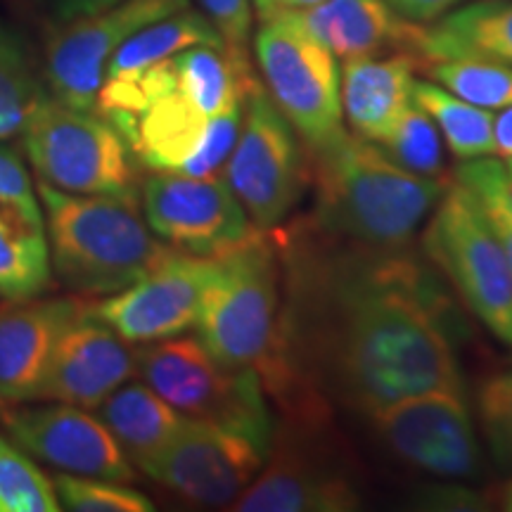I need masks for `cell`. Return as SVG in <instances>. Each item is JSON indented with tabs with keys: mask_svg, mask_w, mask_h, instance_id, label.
<instances>
[{
	"mask_svg": "<svg viewBox=\"0 0 512 512\" xmlns=\"http://www.w3.org/2000/svg\"><path fill=\"white\" fill-rule=\"evenodd\" d=\"M197 3H200L202 15L219 31L223 46L249 57L254 24L252 0H197Z\"/></svg>",
	"mask_w": 512,
	"mask_h": 512,
	"instance_id": "cell-35",
	"label": "cell"
},
{
	"mask_svg": "<svg viewBox=\"0 0 512 512\" xmlns=\"http://www.w3.org/2000/svg\"><path fill=\"white\" fill-rule=\"evenodd\" d=\"M5 411H3V399H0V418H3Z\"/></svg>",
	"mask_w": 512,
	"mask_h": 512,
	"instance_id": "cell-43",
	"label": "cell"
},
{
	"mask_svg": "<svg viewBox=\"0 0 512 512\" xmlns=\"http://www.w3.org/2000/svg\"><path fill=\"white\" fill-rule=\"evenodd\" d=\"M10 444H8V441H5L3 437H0V451H5V448H8Z\"/></svg>",
	"mask_w": 512,
	"mask_h": 512,
	"instance_id": "cell-42",
	"label": "cell"
},
{
	"mask_svg": "<svg viewBox=\"0 0 512 512\" xmlns=\"http://www.w3.org/2000/svg\"><path fill=\"white\" fill-rule=\"evenodd\" d=\"M266 456L245 434L185 418L176 437L140 470L192 503L221 508L238 501L266 465Z\"/></svg>",
	"mask_w": 512,
	"mask_h": 512,
	"instance_id": "cell-12",
	"label": "cell"
},
{
	"mask_svg": "<svg viewBox=\"0 0 512 512\" xmlns=\"http://www.w3.org/2000/svg\"><path fill=\"white\" fill-rule=\"evenodd\" d=\"M223 181L238 197L256 230H268L302 200L306 169L297 133L256 86L242 107L238 140L223 164Z\"/></svg>",
	"mask_w": 512,
	"mask_h": 512,
	"instance_id": "cell-10",
	"label": "cell"
},
{
	"mask_svg": "<svg viewBox=\"0 0 512 512\" xmlns=\"http://www.w3.org/2000/svg\"><path fill=\"white\" fill-rule=\"evenodd\" d=\"M505 176H508V190L512 197V157H508V164H505Z\"/></svg>",
	"mask_w": 512,
	"mask_h": 512,
	"instance_id": "cell-41",
	"label": "cell"
},
{
	"mask_svg": "<svg viewBox=\"0 0 512 512\" xmlns=\"http://www.w3.org/2000/svg\"><path fill=\"white\" fill-rule=\"evenodd\" d=\"M418 55L422 64L479 57L512 67V0H477L420 27Z\"/></svg>",
	"mask_w": 512,
	"mask_h": 512,
	"instance_id": "cell-22",
	"label": "cell"
},
{
	"mask_svg": "<svg viewBox=\"0 0 512 512\" xmlns=\"http://www.w3.org/2000/svg\"><path fill=\"white\" fill-rule=\"evenodd\" d=\"M143 214L157 238L202 259L223 256L254 233L238 197L216 176L152 174L143 183Z\"/></svg>",
	"mask_w": 512,
	"mask_h": 512,
	"instance_id": "cell-13",
	"label": "cell"
},
{
	"mask_svg": "<svg viewBox=\"0 0 512 512\" xmlns=\"http://www.w3.org/2000/svg\"><path fill=\"white\" fill-rule=\"evenodd\" d=\"M318 223L366 247L399 249L432 216L448 181L425 178L392 162L380 147L344 133L313 150Z\"/></svg>",
	"mask_w": 512,
	"mask_h": 512,
	"instance_id": "cell-3",
	"label": "cell"
},
{
	"mask_svg": "<svg viewBox=\"0 0 512 512\" xmlns=\"http://www.w3.org/2000/svg\"><path fill=\"white\" fill-rule=\"evenodd\" d=\"M425 249L491 335L512 347V273L472 192L453 178L425 230Z\"/></svg>",
	"mask_w": 512,
	"mask_h": 512,
	"instance_id": "cell-9",
	"label": "cell"
},
{
	"mask_svg": "<svg viewBox=\"0 0 512 512\" xmlns=\"http://www.w3.org/2000/svg\"><path fill=\"white\" fill-rule=\"evenodd\" d=\"M370 418L389 451L403 463L446 479L477 475V432L460 392L411 396L382 408Z\"/></svg>",
	"mask_w": 512,
	"mask_h": 512,
	"instance_id": "cell-14",
	"label": "cell"
},
{
	"mask_svg": "<svg viewBox=\"0 0 512 512\" xmlns=\"http://www.w3.org/2000/svg\"><path fill=\"white\" fill-rule=\"evenodd\" d=\"M479 420L496 463L512 467V368L486 377L479 389Z\"/></svg>",
	"mask_w": 512,
	"mask_h": 512,
	"instance_id": "cell-33",
	"label": "cell"
},
{
	"mask_svg": "<svg viewBox=\"0 0 512 512\" xmlns=\"http://www.w3.org/2000/svg\"><path fill=\"white\" fill-rule=\"evenodd\" d=\"M456 181L472 192L479 209L484 211L486 221L501 242L512 273V197L505 164L498 162L494 155L467 159L456 169Z\"/></svg>",
	"mask_w": 512,
	"mask_h": 512,
	"instance_id": "cell-30",
	"label": "cell"
},
{
	"mask_svg": "<svg viewBox=\"0 0 512 512\" xmlns=\"http://www.w3.org/2000/svg\"><path fill=\"white\" fill-rule=\"evenodd\" d=\"M254 53L266 93L290 121L306 150H323L344 133L335 55L297 22L280 15L261 22Z\"/></svg>",
	"mask_w": 512,
	"mask_h": 512,
	"instance_id": "cell-8",
	"label": "cell"
},
{
	"mask_svg": "<svg viewBox=\"0 0 512 512\" xmlns=\"http://www.w3.org/2000/svg\"><path fill=\"white\" fill-rule=\"evenodd\" d=\"M256 86L249 57L195 46L143 72L105 76L93 110L152 174L209 178L223 171Z\"/></svg>",
	"mask_w": 512,
	"mask_h": 512,
	"instance_id": "cell-2",
	"label": "cell"
},
{
	"mask_svg": "<svg viewBox=\"0 0 512 512\" xmlns=\"http://www.w3.org/2000/svg\"><path fill=\"white\" fill-rule=\"evenodd\" d=\"M22 136L41 183L74 195L136 192L131 150L117 128L95 110H76L43 95Z\"/></svg>",
	"mask_w": 512,
	"mask_h": 512,
	"instance_id": "cell-7",
	"label": "cell"
},
{
	"mask_svg": "<svg viewBox=\"0 0 512 512\" xmlns=\"http://www.w3.org/2000/svg\"><path fill=\"white\" fill-rule=\"evenodd\" d=\"M119 0H50V10H53L55 22H69V19L93 15L105 8H112Z\"/></svg>",
	"mask_w": 512,
	"mask_h": 512,
	"instance_id": "cell-37",
	"label": "cell"
},
{
	"mask_svg": "<svg viewBox=\"0 0 512 512\" xmlns=\"http://www.w3.org/2000/svg\"><path fill=\"white\" fill-rule=\"evenodd\" d=\"M252 3L254 15L259 17V22H266V19L290 15V12L309 10L313 5L323 3V0H252Z\"/></svg>",
	"mask_w": 512,
	"mask_h": 512,
	"instance_id": "cell-38",
	"label": "cell"
},
{
	"mask_svg": "<svg viewBox=\"0 0 512 512\" xmlns=\"http://www.w3.org/2000/svg\"><path fill=\"white\" fill-rule=\"evenodd\" d=\"M278 304L275 254L264 238L252 233L214 259L195 323L200 342L228 370H254L264 377L283 335Z\"/></svg>",
	"mask_w": 512,
	"mask_h": 512,
	"instance_id": "cell-5",
	"label": "cell"
},
{
	"mask_svg": "<svg viewBox=\"0 0 512 512\" xmlns=\"http://www.w3.org/2000/svg\"><path fill=\"white\" fill-rule=\"evenodd\" d=\"M332 290L316 358L342 399L373 415L411 396L460 392L458 363L413 268L389 261Z\"/></svg>",
	"mask_w": 512,
	"mask_h": 512,
	"instance_id": "cell-1",
	"label": "cell"
},
{
	"mask_svg": "<svg viewBox=\"0 0 512 512\" xmlns=\"http://www.w3.org/2000/svg\"><path fill=\"white\" fill-rule=\"evenodd\" d=\"M136 373L185 418L216 422L271 451V411L254 370H228L200 339L176 335L136 349Z\"/></svg>",
	"mask_w": 512,
	"mask_h": 512,
	"instance_id": "cell-6",
	"label": "cell"
},
{
	"mask_svg": "<svg viewBox=\"0 0 512 512\" xmlns=\"http://www.w3.org/2000/svg\"><path fill=\"white\" fill-rule=\"evenodd\" d=\"M55 484L22 451H0V512H55Z\"/></svg>",
	"mask_w": 512,
	"mask_h": 512,
	"instance_id": "cell-31",
	"label": "cell"
},
{
	"mask_svg": "<svg viewBox=\"0 0 512 512\" xmlns=\"http://www.w3.org/2000/svg\"><path fill=\"white\" fill-rule=\"evenodd\" d=\"M503 508L512 512V482L508 484V489H505V496H503Z\"/></svg>",
	"mask_w": 512,
	"mask_h": 512,
	"instance_id": "cell-40",
	"label": "cell"
},
{
	"mask_svg": "<svg viewBox=\"0 0 512 512\" xmlns=\"http://www.w3.org/2000/svg\"><path fill=\"white\" fill-rule=\"evenodd\" d=\"M211 271L214 259L171 252L133 285L88 304V311L128 344L176 337L197 323Z\"/></svg>",
	"mask_w": 512,
	"mask_h": 512,
	"instance_id": "cell-15",
	"label": "cell"
},
{
	"mask_svg": "<svg viewBox=\"0 0 512 512\" xmlns=\"http://www.w3.org/2000/svg\"><path fill=\"white\" fill-rule=\"evenodd\" d=\"M361 498L347 477L280 448L235 501L240 512H347Z\"/></svg>",
	"mask_w": 512,
	"mask_h": 512,
	"instance_id": "cell-21",
	"label": "cell"
},
{
	"mask_svg": "<svg viewBox=\"0 0 512 512\" xmlns=\"http://www.w3.org/2000/svg\"><path fill=\"white\" fill-rule=\"evenodd\" d=\"M0 34H3V29H0Z\"/></svg>",
	"mask_w": 512,
	"mask_h": 512,
	"instance_id": "cell-44",
	"label": "cell"
},
{
	"mask_svg": "<svg viewBox=\"0 0 512 512\" xmlns=\"http://www.w3.org/2000/svg\"><path fill=\"white\" fill-rule=\"evenodd\" d=\"M377 147L406 171L444 181L446 162L439 128L430 119V114L422 112L415 102L401 114L392 133Z\"/></svg>",
	"mask_w": 512,
	"mask_h": 512,
	"instance_id": "cell-29",
	"label": "cell"
},
{
	"mask_svg": "<svg viewBox=\"0 0 512 512\" xmlns=\"http://www.w3.org/2000/svg\"><path fill=\"white\" fill-rule=\"evenodd\" d=\"M422 62L413 53L356 57L344 62L339 93L344 119L356 138L380 145L401 114L413 105L415 72Z\"/></svg>",
	"mask_w": 512,
	"mask_h": 512,
	"instance_id": "cell-20",
	"label": "cell"
},
{
	"mask_svg": "<svg viewBox=\"0 0 512 512\" xmlns=\"http://www.w3.org/2000/svg\"><path fill=\"white\" fill-rule=\"evenodd\" d=\"M0 214L17 223L43 228V216L17 150L0 145Z\"/></svg>",
	"mask_w": 512,
	"mask_h": 512,
	"instance_id": "cell-34",
	"label": "cell"
},
{
	"mask_svg": "<svg viewBox=\"0 0 512 512\" xmlns=\"http://www.w3.org/2000/svg\"><path fill=\"white\" fill-rule=\"evenodd\" d=\"M136 375V349L110 325L88 311V304L57 337L43 380L41 399L98 408L114 389Z\"/></svg>",
	"mask_w": 512,
	"mask_h": 512,
	"instance_id": "cell-17",
	"label": "cell"
},
{
	"mask_svg": "<svg viewBox=\"0 0 512 512\" xmlns=\"http://www.w3.org/2000/svg\"><path fill=\"white\" fill-rule=\"evenodd\" d=\"M98 418L119 441L131 463L143 467L181 430L185 415L147 384H121L98 406Z\"/></svg>",
	"mask_w": 512,
	"mask_h": 512,
	"instance_id": "cell-23",
	"label": "cell"
},
{
	"mask_svg": "<svg viewBox=\"0 0 512 512\" xmlns=\"http://www.w3.org/2000/svg\"><path fill=\"white\" fill-rule=\"evenodd\" d=\"M50 285V252L43 228L0 214V297L34 299Z\"/></svg>",
	"mask_w": 512,
	"mask_h": 512,
	"instance_id": "cell-26",
	"label": "cell"
},
{
	"mask_svg": "<svg viewBox=\"0 0 512 512\" xmlns=\"http://www.w3.org/2000/svg\"><path fill=\"white\" fill-rule=\"evenodd\" d=\"M392 8L399 12L401 17H406L408 22L415 24H432L439 17H444L446 12L458 8L463 0H387Z\"/></svg>",
	"mask_w": 512,
	"mask_h": 512,
	"instance_id": "cell-36",
	"label": "cell"
},
{
	"mask_svg": "<svg viewBox=\"0 0 512 512\" xmlns=\"http://www.w3.org/2000/svg\"><path fill=\"white\" fill-rule=\"evenodd\" d=\"M420 72L448 93L484 110L494 112L512 105V67L508 64L479 57H453L425 62Z\"/></svg>",
	"mask_w": 512,
	"mask_h": 512,
	"instance_id": "cell-27",
	"label": "cell"
},
{
	"mask_svg": "<svg viewBox=\"0 0 512 512\" xmlns=\"http://www.w3.org/2000/svg\"><path fill=\"white\" fill-rule=\"evenodd\" d=\"M43 95L46 93L19 41L3 31L0 34V140L24 133L31 112Z\"/></svg>",
	"mask_w": 512,
	"mask_h": 512,
	"instance_id": "cell-28",
	"label": "cell"
},
{
	"mask_svg": "<svg viewBox=\"0 0 512 512\" xmlns=\"http://www.w3.org/2000/svg\"><path fill=\"white\" fill-rule=\"evenodd\" d=\"M195 46H223L219 31L200 10H178L136 31L117 48L105 67V76L136 74L166 57ZM102 76V79H105Z\"/></svg>",
	"mask_w": 512,
	"mask_h": 512,
	"instance_id": "cell-24",
	"label": "cell"
},
{
	"mask_svg": "<svg viewBox=\"0 0 512 512\" xmlns=\"http://www.w3.org/2000/svg\"><path fill=\"white\" fill-rule=\"evenodd\" d=\"M190 8V0H119L93 15L57 22L46 46L50 95L76 110H93L110 57L147 24Z\"/></svg>",
	"mask_w": 512,
	"mask_h": 512,
	"instance_id": "cell-11",
	"label": "cell"
},
{
	"mask_svg": "<svg viewBox=\"0 0 512 512\" xmlns=\"http://www.w3.org/2000/svg\"><path fill=\"white\" fill-rule=\"evenodd\" d=\"M57 278L79 294H114L169 256L133 195H74L38 181Z\"/></svg>",
	"mask_w": 512,
	"mask_h": 512,
	"instance_id": "cell-4",
	"label": "cell"
},
{
	"mask_svg": "<svg viewBox=\"0 0 512 512\" xmlns=\"http://www.w3.org/2000/svg\"><path fill=\"white\" fill-rule=\"evenodd\" d=\"M83 306L76 299H12V304H0V399H41L57 337Z\"/></svg>",
	"mask_w": 512,
	"mask_h": 512,
	"instance_id": "cell-18",
	"label": "cell"
},
{
	"mask_svg": "<svg viewBox=\"0 0 512 512\" xmlns=\"http://www.w3.org/2000/svg\"><path fill=\"white\" fill-rule=\"evenodd\" d=\"M413 102L444 133L448 150L456 159H477L496 155L494 145V117L496 114L472 102L460 100L434 81L413 83Z\"/></svg>",
	"mask_w": 512,
	"mask_h": 512,
	"instance_id": "cell-25",
	"label": "cell"
},
{
	"mask_svg": "<svg viewBox=\"0 0 512 512\" xmlns=\"http://www.w3.org/2000/svg\"><path fill=\"white\" fill-rule=\"evenodd\" d=\"M290 15L297 17V22L320 46L328 48L335 60L347 62L399 50L418 55L422 24L408 22L387 0H323L309 10Z\"/></svg>",
	"mask_w": 512,
	"mask_h": 512,
	"instance_id": "cell-19",
	"label": "cell"
},
{
	"mask_svg": "<svg viewBox=\"0 0 512 512\" xmlns=\"http://www.w3.org/2000/svg\"><path fill=\"white\" fill-rule=\"evenodd\" d=\"M494 145L498 157H512V105L494 117Z\"/></svg>",
	"mask_w": 512,
	"mask_h": 512,
	"instance_id": "cell-39",
	"label": "cell"
},
{
	"mask_svg": "<svg viewBox=\"0 0 512 512\" xmlns=\"http://www.w3.org/2000/svg\"><path fill=\"white\" fill-rule=\"evenodd\" d=\"M60 508L72 512H150L155 505L140 491L112 479L81 477L62 472L55 479Z\"/></svg>",
	"mask_w": 512,
	"mask_h": 512,
	"instance_id": "cell-32",
	"label": "cell"
},
{
	"mask_svg": "<svg viewBox=\"0 0 512 512\" xmlns=\"http://www.w3.org/2000/svg\"><path fill=\"white\" fill-rule=\"evenodd\" d=\"M5 425L24 451L69 475L133 482L131 460L105 422L79 406L57 403L22 408L3 415Z\"/></svg>",
	"mask_w": 512,
	"mask_h": 512,
	"instance_id": "cell-16",
	"label": "cell"
}]
</instances>
